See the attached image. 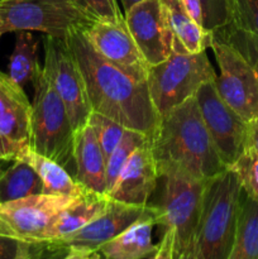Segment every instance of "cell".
Wrapping results in <instances>:
<instances>
[{"label": "cell", "instance_id": "obj_1", "mask_svg": "<svg viewBox=\"0 0 258 259\" xmlns=\"http://www.w3.org/2000/svg\"><path fill=\"white\" fill-rule=\"evenodd\" d=\"M81 68L93 111L114 119L128 129L151 136L158 123L147 81H139L104 58L76 29L65 38Z\"/></svg>", "mask_w": 258, "mask_h": 259}, {"label": "cell", "instance_id": "obj_2", "mask_svg": "<svg viewBox=\"0 0 258 259\" xmlns=\"http://www.w3.org/2000/svg\"><path fill=\"white\" fill-rule=\"evenodd\" d=\"M149 146L159 177L177 174L207 181L228 168L215 149L195 96L159 116Z\"/></svg>", "mask_w": 258, "mask_h": 259}, {"label": "cell", "instance_id": "obj_3", "mask_svg": "<svg viewBox=\"0 0 258 259\" xmlns=\"http://www.w3.org/2000/svg\"><path fill=\"white\" fill-rule=\"evenodd\" d=\"M161 200L153 205L162 237L154 259H192L206 181L168 174Z\"/></svg>", "mask_w": 258, "mask_h": 259}, {"label": "cell", "instance_id": "obj_4", "mask_svg": "<svg viewBox=\"0 0 258 259\" xmlns=\"http://www.w3.org/2000/svg\"><path fill=\"white\" fill-rule=\"evenodd\" d=\"M240 196L242 186L229 167L207 180L192 259H229Z\"/></svg>", "mask_w": 258, "mask_h": 259}, {"label": "cell", "instance_id": "obj_5", "mask_svg": "<svg viewBox=\"0 0 258 259\" xmlns=\"http://www.w3.org/2000/svg\"><path fill=\"white\" fill-rule=\"evenodd\" d=\"M32 83L34 98L30 104V148L67 169L75 163V131L65 104L46 76L43 67L39 68Z\"/></svg>", "mask_w": 258, "mask_h": 259}, {"label": "cell", "instance_id": "obj_6", "mask_svg": "<svg viewBox=\"0 0 258 259\" xmlns=\"http://www.w3.org/2000/svg\"><path fill=\"white\" fill-rule=\"evenodd\" d=\"M215 76L205 51L190 53L172 50L166 61L149 67L147 76L149 96L158 119L195 96L200 86L214 80Z\"/></svg>", "mask_w": 258, "mask_h": 259}, {"label": "cell", "instance_id": "obj_7", "mask_svg": "<svg viewBox=\"0 0 258 259\" xmlns=\"http://www.w3.org/2000/svg\"><path fill=\"white\" fill-rule=\"evenodd\" d=\"M93 24L72 0H0L3 34L19 30H37L65 39L76 29Z\"/></svg>", "mask_w": 258, "mask_h": 259}, {"label": "cell", "instance_id": "obj_8", "mask_svg": "<svg viewBox=\"0 0 258 259\" xmlns=\"http://www.w3.org/2000/svg\"><path fill=\"white\" fill-rule=\"evenodd\" d=\"M149 205V204H148ZM111 200L106 211L60 240L43 242L42 258L99 259V250L138 220L148 209Z\"/></svg>", "mask_w": 258, "mask_h": 259}, {"label": "cell", "instance_id": "obj_9", "mask_svg": "<svg viewBox=\"0 0 258 259\" xmlns=\"http://www.w3.org/2000/svg\"><path fill=\"white\" fill-rule=\"evenodd\" d=\"M45 71L56 93L62 99L73 131L86 125L93 113L81 68L66 39L46 35Z\"/></svg>", "mask_w": 258, "mask_h": 259}, {"label": "cell", "instance_id": "obj_10", "mask_svg": "<svg viewBox=\"0 0 258 259\" xmlns=\"http://www.w3.org/2000/svg\"><path fill=\"white\" fill-rule=\"evenodd\" d=\"M212 52L220 68L214 83L223 100L245 121L258 115V75L252 63L230 43L212 34Z\"/></svg>", "mask_w": 258, "mask_h": 259}, {"label": "cell", "instance_id": "obj_11", "mask_svg": "<svg viewBox=\"0 0 258 259\" xmlns=\"http://www.w3.org/2000/svg\"><path fill=\"white\" fill-rule=\"evenodd\" d=\"M195 99L218 154L229 167L245 148L247 121L223 100L214 80L202 83Z\"/></svg>", "mask_w": 258, "mask_h": 259}, {"label": "cell", "instance_id": "obj_12", "mask_svg": "<svg viewBox=\"0 0 258 259\" xmlns=\"http://www.w3.org/2000/svg\"><path fill=\"white\" fill-rule=\"evenodd\" d=\"M75 197L38 194L0 204V235L25 242H45L56 215Z\"/></svg>", "mask_w": 258, "mask_h": 259}, {"label": "cell", "instance_id": "obj_13", "mask_svg": "<svg viewBox=\"0 0 258 259\" xmlns=\"http://www.w3.org/2000/svg\"><path fill=\"white\" fill-rule=\"evenodd\" d=\"M124 20L149 67L169 57L174 38L161 0L137 3L124 12Z\"/></svg>", "mask_w": 258, "mask_h": 259}, {"label": "cell", "instance_id": "obj_14", "mask_svg": "<svg viewBox=\"0 0 258 259\" xmlns=\"http://www.w3.org/2000/svg\"><path fill=\"white\" fill-rule=\"evenodd\" d=\"M86 37L104 58L139 81H147L149 66L132 37L125 20L119 24L95 22L85 29Z\"/></svg>", "mask_w": 258, "mask_h": 259}, {"label": "cell", "instance_id": "obj_15", "mask_svg": "<svg viewBox=\"0 0 258 259\" xmlns=\"http://www.w3.org/2000/svg\"><path fill=\"white\" fill-rule=\"evenodd\" d=\"M158 179L156 161L149 141H147L133 152L108 195L114 201L146 206L156 190Z\"/></svg>", "mask_w": 258, "mask_h": 259}, {"label": "cell", "instance_id": "obj_16", "mask_svg": "<svg viewBox=\"0 0 258 259\" xmlns=\"http://www.w3.org/2000/svg\"><path fill=\"white\" fill-rule=\"evenodd\" d=\"M75 180L86 190L106 194V157L90 124L75 132Z\"/></svg>", "mask_w": 258, "mask_h": 259}, {"label": "cell", "instance_id": "obj_17", "mask_svg": "<svg viewBox=\"0 0 258 259\" xmlns=\"http://www.w3.org/2000/svg\"><path fill=\"white\" fill-rule=\"evenodd\" d=\"M156 227L153 205H148L147 211L138 220L114 239L104 244L99 250V258L106 259H142L156 258L157 245L152 239Z\"/></svg>", "mask_w": 258, "mask_h": 259}, {"label": "cell", "instance_id": "obj_18", "mask_svg": "<svg viewBox=\"0 0 258 259\" xmlns=\"http://www.w3.org/2000/svg\"><path fill=\"white\" fill-rule=\"evenodd\" d=\"M111 199L108 194L86 190L63 207L51 223L45 242L60 240L72 234L106 211Z\"/></svg>", "mask_w": 258, "mask_h": 259}, {"label": "cell", "instance_id": "obj_19", "mask_svg": "<svg viewBox=\"0 0 258 259\" xmlns=\"http://www.w3.org/2000/svg\"><path fill=\"white\" fill-rule=\"evenodd\" d=\"M161 4L174 38L172 50L199 53L210 47L212 33L205 30L192 19L182 0H161Z\"/></svg>", "mask_w": 258, "mask_h": 259}, {"label": "cell", "instance_id": "obj_20", "mask_svg": "<svg viewBox=\"0 0 258 259\" xmlns=\"http://www.w3.org/2000/svg\"><path fill=\"white\" fill-rule=\"evenodd\" d=\"M15 159L27 162L35 169L43 181L45 194L75 197L86 191L85 187L81 186L62 164L38 153L34 149L30 148V146L23 149Z\"/></svg>", "mask_w": 258, "mask_h": 259}, {"label": "cell", "instance_id": "obj_21", "mask_svg": "<svg viewBox=\"0 0 258 259\" xmlns=\"http://www.w3.org/2000/svg\"><path fill=\"white\" fill-rule=\"evenodd\" d=\"M30 146V103L0 114V161H14Z\"/></svg>", "mask_w": 258, "mask_h": 259}, {"label": "cell", "instance_id": "obj_22", "mask_svg": "<svg viewBox=\"0 0 258 259\" xmlns=\"http://www.w3.org/2000/svg\"><path fill=\"white\" fill-rule=\"evenodd\" d=\"M229 259H258V200L243 189Z\"/></svg>", "mask_w": 258, "mask_h": 259}, {"label": "cell", "instance_id": "obj_23", "mask_svg": "<svg viewBox=\"0 0 258 259\" xmlns=\"http://www.w3.org/2000/svg\"><path fill=\"white\" fill-rule=\"evenodd\" d=\"M38 194H45L43 181L27 162L15 159L9 168L0 172V204Z\"/></svg>", "mask_w": 258, "mask_h": 259}, {"label": "cell", "instance_id": "obj_24", "mask_svg": "<svg viewBox=\"0 0 258 259\" xmlns=\"http://www.w3.org/2000/svg\"><path fill=\"white\" fill-rule=\"evenodd\" d=\"M14 50L9 60V77L20 88L27 82H33L40 66L38 63V39L30 30L17 32Z\"/></svg>", "mask_w": 258, "mask_h": 259}, {"label": "cell", "instance_id": "obj_25", "mask_svg": "<svg viewBox=\"0 0 258 259\" xmlns=\"http://www.w3.org/2000/svg\"><path fill=\"white\" fill-rule=\"evenodd\" d=\"M149 141V136L134 129L125 128L123 137L106 161V194L115 184L119 174L138 147Z\"/></svg>", "mask_w": 258, "mask_h": 259}, {"label": "cell", "instance_id": "obj_26", "mask_svg": "<svg viewBox=\"0 0 258 259\" xmlns=\"http://www.w3.org/2000/svg\"><path fill=\"white\" fill-rule=\"evenodd\" d=\"M229 27L258 40V0H229Z\"/></svg>", "mask_w": 258, "mask_h": 259}, {"label": "cell", "instance_id": "obj_27", "mask_svg": "<svg viewBox=\"0 0 258 259\" xmlns=\"http://www.w3.org/2000/svg\"><path fill=\"white\" fill-rule=\"evenodd\" d=\"M88 124L93 126L101 149L106 157V161H108V157L110 156V153L114 151L116 144L123 137L125 126H123L114 119L103 115L100 113H96V111H93L90 114Z\"/></svg>", "mask_w": 258, "mask_h": 259}, {"label": "cell", "instance_id": "obj_28", "mask_svg": "<svg viewBox=\"0 0 258 259\" xmlns=\"http://www.w3.org/2000/svg\"><path fill=\"white\" fill-rule=\"evenodd\" d=\"M239 180L242 189L253 199L258 200V153L244 148L234 163L229 166Z\"/></svg>", "mask_w": 258, "mask_h": 259}, {"label": "cell", "instance_id": "obj_29", "mask_svg": "<svg viewBox=\"0 0 258 259\" xmlns=\"http://www.w3.org/2000/svg\"><path fill=\"white\" fill-rule=\"evenodd\" d=\"M76 7L93 23H119L124 22L116 0H72Z\"/></svg>", "mask_w": 258, "mask_h": 259}, {"label": "cell", "instance_id": "obj_30", "mask_svg": "<svg viewBox=\"0 0 258 259\" xmlns=\"http://www.w3.org/2000/svg\"><path fill=\"white\" fill-rule=\"evenodd\" d=\"M202 27L210 33L224 29L232 23L229 0H200Z\"/></svg>", "mask_w": 258, "mask_h": 259}, {"label": "cell", "instance_id": "obj_31", "mask_svg": "<svg viewBox=\"0 0 258 259\" xmlns=\"http://www.w3.org/2000/svg\"><path fill=\"white\" fill-rule=\"evenodd\" d=\"M43 242H25L17 238L0 235V259L42 258Z\"/></svg>", "mask_w": 258, "mask_h": 259}, {"label": "cell", "instance_id": "obj_32", "mask_svg": "<svg viewBox=\"0 0 258 259\" xmlns=\"http://www.w3.org/2000/svg\"><path fill=\"white\" fill-rule=\"evenodd\" d=\"M217 37L222 38L225 42L230 43L232 46H234L248 61L253 65V67L255 68L258 75V40L254 39L252 37H248V35L242 34V33L237 32L235 29H233L232 27L228 25L224 29H220L218 32L212 33Z\"/></svg>", "mask_w": 258, "mask_h": 259}, {"label": "cell", "instance_id": "obj_33", "mask_svg": "<svg viewBox=\"0 0 258 259\" xmlns=\"http://www.w3.org/2000/svg\"><path fill=\"white\" fill-rule=\"evenodd\" d=\"M28 103L29 101L23 91V88L17 85L9 77V75L0 72V114L13 106Z\"/></svg>", "mask_w": 258, "mask_h": 259}, {"label": "cell", "instance_id": "obj_34", "mask_svg": "<svg viewBox=\"0 0 258 259\" xmlns=\"http://www.w3.org/2000/svg\"><path fill=\"white\" fill-rule=\"evenodd\" d=\"M245 148L258 153V115L247 121V141Z\"/></svg>", "mask_w": 258, "mask_h": 259}, {"label": "cell", "instance_id": "obj_35", "mask_svg": "<svg viewBox=\"0 0 258 259\" xmlns=\"http://www.w3.org/2000/svg\"><path fill=\"white\" fill-rule=\"evenodd\" d=\"M185 8L189 12V14L191 15L192 19L202 27V9L201 4H200V0H182ZM204 28V27H202Z\"/></svg>", "mask_w": 258, "mask_h": 259}, {"label": "cell", "instance_id": "obj_36", "mask_svg": "<svg viewBox=\"0 0 258 259\" xmlns=\"http://www.w3.org/2000/svg\"><path fill=\"white\" fill-rule=\"evenodd\" d=\"M139 2H142V0H120L121 7H123L124 12H126L129 8L133 7L134 4H137V3H139Z\"/></svg>", "mask_w": 258, "mask_h": 259}, {"label": "cell", "instance_id": "obj_37", "mask_svg": "<svg viewBox=\"0 0 258 259\" xmlns=\"http://www.w3.org/2000/svg\"><path fill=\"white\" fill-rule=\"evenodd\" d=\"M3 35V32H2V28H0V37H2Z\"/></svg>", "mask_w": 258, "mask_h": 259}]
</instances>
